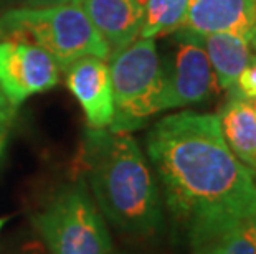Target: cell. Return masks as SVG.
<instances>
[{
  "instance_id": "cell-1",
  "label": "cell",
  "mask_w": 256,
  "mask_h": 254,
  "mask_svg": "<svg viewBox=\"0 0 256 254\" xmlns=\"http://www.w3.org/2000/svg\"><path fill=\"white\" fill-rule=\"evenodd\" d=\"M147 154L174 218L195 248H210L256 215V180L223 139L218 116L182 111L154 124Z\"/></svg>"
},
{
  "instance_id": "cell-2",
  "label": "cell",
  "mask_w": 256,
  "mask_h": 254,
  "mask_svg": "<svg viewBox=\"0 0 256 254\" xmlns=\"http://www.w3.org/2000/svg\"><path fill=\"white\" fill-rule=\"evenodd\" d=\"M98 210L130 235L149 236L162 221L159 190L129 132L91 129L81 152Z\"/></svg>"
},
{
  "instance_id": "cell-3",
  "label": "cell",
  "mask_w": 256,
  "mask_h": 254,
  "mask_svg": "<svg viewBox=\"0 0 256 254\" xmlns=\"http://www.w3.org/2000/svg\"><path fill=\"white\" fill-rule=\"evenodd\" d=\"M0 36L35 43L66 71L80 58L110 59L111 51L78 2L48 7H15L0 17Z\"/></svg>"
},
{
  "instance_id": "cell-4",
  "label": "cell",
  "mask_w": 256,
  "mask_h": 254,
  "mask_svg": "<svg viewBox=\"0 0 256 254\" xmlns=\"http://www.w3.org/2000/svg\"><path fill=\"white\" fill-rule=\"evenodd\" d=\"M110 63L114 119L110 131L130 132L164 111L166 73L154 38L136 40Z\"/></svg>"
},
{
  "instance_id": "cell-5",
  "label": "cell",
  "mask_w": 256,
  "mask_h": 254,
  "mask_svg": "<svg viewBox=\"0 0 256 254\" xmlns=\"http://www.w3.org/2000/svg\"><path fill=\"white\" fill-rule=\"evenodd\" d=\"M34 223L52 254H112L102 215L81 180L62 188Z\"/></svg>"
},
{
  "instance_id": "cell-6",
  "label": "cell",
  "mask_w": 256,
  "mask_h": 254,
  "mask_svg": "<svg viewBox=\"0 0 256 254\" xmlns=\"http://www.w3.org/2000/svg\"><path fill=\"white\" fill-rule=\"evenodd\" d=\"M58 64L35 43L0 36V91L15 109L35 94L55 88Z\"/></svg>"
},
{
  "instance_id": "cell-7",
  "label": "cell",
  "mask_w": 256,
  "mask_h": 254,
  "mask_svg": "<svg viewBox=\"0 0 256 254\" xmlns=\"http://www.w3.org/2000/svg\"><path fill=\"white\" fill-rule=\"evenodd\" d=\"M174 41L176 50L172 53L170 66L168 69L164 68V111L200 104L220 89L210 59L197 35L178 28L174 31Z\"/></svg>"
},
{
  "instance_id": "cell-8",
  "label": "cell",
  "mask_w": 256,
  "mask_h": 254,
  "mask_svg": "<svg viewBox=\"0 0 256 254\" xmlns=\"http://www.w3.org/2000/svg\"><path fill=\"white\" fill-rule=\"evenodd\" d=\"M66 86L84 111L91 129H106L114 119L110 64L98 56L80 58L66 69Z\"/></svg>"
},
{
  "instance_id": "cell-9",
  "label": "cell",
  "mask_w": 256,
  "mask_h": 254,
  "mask_svg": "<svg viewBox=\"0 0 256 254\" xmlns=\"http://www.w3.org/2000/svg\"><path fill=\"white\" fill-rule=\"evenodd\" d=\"M182 28L197 35L232 33L250 41L256 31V0H190Z\"/></svg>"
},
{
  "instance_id": "cell-10",
  "label": "cell",
  "mask_w": 256,
  "mask_h": 254,
  "mask_svg": "<svg viewBox=\"0 0 256 254\" xmlns=\"http://www.w3.org/2000/svg\"><path fill=\"white\" fill-rule=\"evenodd\" d=\"M106 41L111 56L139 38L142 26V5L139 0H74Z\"/></svg>"
},
{
  "instance_id": "cell-11",
  "label": "cell",
  "mask_w": 256,
  "mask_h": 254,
  "mask_svg": "<svg viewBox=\"0 0 256 254\" xmlns=\"http://www.w3.org/2000/svg\"><path fill=\"white\" fill-rule=\"evenodd\" d=\"M218 112L220 129L226 145L236 159L256 175V114L252 101L243 98L233 86Z\"/></svg>"
},
{
  "instance_id": "cell-12",
  "label": "cell",
  "mask_w": 256,
  "mask_h": 254,
  "mask_svg": "<svg viewBox=\"0 0 256 254\" xmlns=\"http://www.w3.org/2000/svg\"><path fill=\"white\" fill-rule=\"evenodd\" d=\"M197 35V33H195ZM210 59L220 89H232L240 73L254 61L250 41L232 33L197 35Z\"/></svg>"
},
{
  "instance_id": "cell-13",
  "label": "cell",
  "mask_w": 256,
  "mask_h": 254,
  "mask_svg": "<svg viewBox=\"0 0 256 254\" xmlns=\"http://www.w3.org/2000/svg\"><path fill=\"white\" fill-rule=\"evenodd\" d=\"M142 5L140 38H156L182 28L190 0H139Z\"/></svg>"
},
{
  "instance_id": "cell-14",
  "label": "cell",
  "mask_w": 256,
  "mask_h": 254,
  "mask_svg": "<svg viewBox=\"0 0 256 254\" xmlns=\"http://www.w3.org/2000/svg\"><path fill=\"white\" fill-rule=\"evenodd\" d=\"M208 254H256V220L254 216L240 221L210 248Z\"/></svg>"
},
{
  "instance_id": "cell-15",
  "label": "cell",
  "mask_w": 256,
  "mask_h": 254,
  "mask_svg": "<svg viewBox=\"0 0 256 254\" xmlns=\"http://www.w3.org/2000/svg\"><path fill=\"white\" fill-rule=\"evenodd\" d=\"M235 89L248 101H256V61L250 63L240 73L235 83Z\"/></svg>"
},
{
  "instance_id": "cell-16",
  "label": "cell",
  "mask_w": 256,
  "mask_h": 254,
  "mask_svg": "<svg viewBox=\"0 0 256 254\" xmlns=\"http://www.w3.org/2000/svg\"><path fill=\"white\" fill-rule=\"evenodd\" d=\"M4 2L12 5V8H15V7H48V5L74 2V0H4Z\"/></svg>"
},
{
  "instance_id": "cell-17",
  "label": "cell",
  "mask_w": 256,
  "mask_h": 254,
  "mask_svg": "<svg viewBox=\"0 0 256 254\" xmlns=\"http://www.w3.org/2000/svg\"><path fill=\"white\" fill-rule=\"evenodd\" d=\"M15 114V107L7 101V98L4 96V93L0 91V122L8 124L12 121V117Z\"/></svg>"
},
{
  "instance_id": "cell-18",
  "label": "cell",
  "mask_w": 256,
  "mask_h": 254,
  "mask_svg": "<svg viewBox=\"0 0 256 254\" xmlns=\"http://www.w3.org/2000/svg\"><path fill=\"white\" fill-rule=\"evenodd\" d=\"M8 124H2L0 122V142H5V137H7V131H8Z\"/></svg>"
},
{
  "instance_id": "cell-19",
  "label": "cell",
  "mask_w": 256,
  "mask_h": 254,
  "mask_svg": "<svg viewBox=\"0 0 256 254\" xmlns=\"http://www.w3.org/2000/svg\"><path fill=\"white\" fill-rule=\"evenodd\" d=\"M250 46L253 48V51H254V55H253V58H254V61H256V31L252 35V38H250Z\"/></svg>"
},
{
  "instance_id": "cell-20",
  "label": "cell",
  "mask_w": 256,
  "mask_h": 254,
  "mask_svg": "<svg viewBox=\"0 0 256 254\" xmlns=\"http://www.w3.org/2000/svg\"><path fill=\"white\" fill-rule=\"evenodd\" d=\"M7 220L8 218H0V231H2V228H4V225L7 223Z\"/></svg>"
},
{
  "instance_id": "cell-21",
  "label": "cell",
  "mask_w": 256,
  "mask_h": 254,
  "mask_svg": "<svg viewBox=\"0 0 256 254\" xmlns=\"http://www.w3.org/2000/svg\"><path fill=\"white\" fill-rule=\"evenodd\" d=\"M197 254H208V251H206V248H205V250H200Z\"/></svg>"
},
{
  "instance_id": "cell-22",
  "label": "cell",
  "mask_w": 256,
  "mask_h": 254,
  "mask_svg": "<svg viewBox=\"0 0 256 254\" xmlns=\"http://www.w3.org/2000/svg\"><path fill=\"white\" fill-rule=\"evenodd\" d=\"M252 104H253V109H254V114H256V101H252Z\"/></svg>"
},
{
  "instance_id": "cell-23",
  "label": "cell",
  "mask_w": 256,
  "mask_h": 254,
  "mask_svg": "<svg viewBox=\"0 0 256 254\" xmlns=\"http://www.w3.org/2000/svg\"><path fill=\"white\" fill-rule=\"evenodd\" d=\"M4 144L5 142H0V152H2V149H4Z\"/></svg>"
},
{
  "instance_id": "cell-24",
  "label": "cell",
  "mask_w": 256,
  "mask_h": 254,
  "mask_svg": "<svg viewBox=\"0 0 256 254\" xmlns=\"http://www.w3.org/2000/svg\"><path fill=\"white\" fill-rule=\"evenodd\" d=\"M254 220H256V215H254Z\"/></svg>"
}]
</instances>
